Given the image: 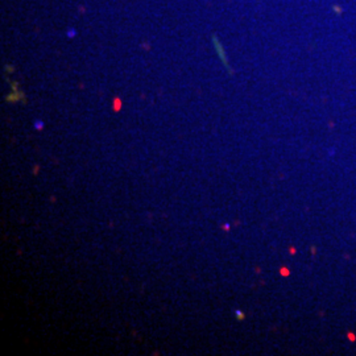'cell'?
<instances>
[{"label": "cell", "mask_w": 356, "mask_h": 356, "mask_svg": "<svg viewBox=\"0 0 356 356\" xmlns=\"http://www.w3.org/2000/svg\"><path fill=\"white\" fill-rule=\"evenodd\" d=\"M35 126H36V128H38V129H41V128H42V126H44V123H42V122H38V123H36Z\"/></svg>", "instance_id": "cell-1"}]
</instances>
